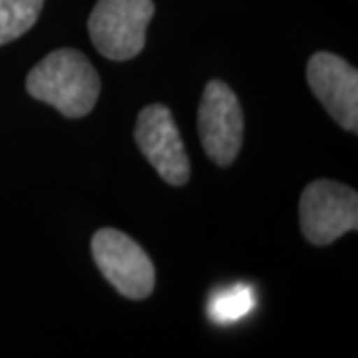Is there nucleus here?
Returning a JSON list of instances; mask_svg holds the SVG:
<instances>
[{"mask_svg":"<svg viewBox=\"0 0 358 358\" xmlns=\"http://www.w3.org/2000/svg\"><path fill=\"white\" fill-rule=\"evenodd\" d=\"M134 138L141 154L164 181L169 185H185L189 181V157L167 106H145L138 115Z\"/></svg>","mask_w":358,"mask_h":358,"instance_id":"nucleus-6","label":"nucleus"},{"mask_svg":"<svg viewBox=\"0 0 358 358\" xmlns=\"http://www.w3.org/2000/svg\"><path fill=\"white\" fill-rule=\"evenodd\" d=\"M44 0H0V46L20 38L36 24Z\"/></svg>","mask_w":358,"mask_h":358,"instance_id":"nucleus-8","label":"nucleus"},{"mask_svg":"<svg viewBox=\"0 0 358 358\" xmlns=\"http://www.w3.org/2000/svg\"><path fill=\"white\" fill-rule=\"evenodd\" d=\"M197 131L207 157L221 167L231 166L243 143V112L235 92L221 80H211L203 90Z\"/></svg>","mask_w":358,"mask_h":358,"instance_id":"nucleus-5","label":"nucleus"},{"mask_svg":"<svg viewBox=\"0 0 358 358\" xmlns=\"http://www.w3.org/2000/svg\"><path fill=\"white\" fill-rule=\"evenodd\" d=\"M301 231L313 245H331L358 227V193L333 179L308 183L299 201Z\"/></svg>","mask_w":358,"mask_h":358,"instance_id":"nucleus-3","label":"nucleus"},{"mask_svg":"<svg viewBox=\"0 0 358 358\" xmlns=\"http://www.w3.org/2000/svg\"><path fill=\"white\" fill-rule=\"evenodd\" d=\"M307 80L324 110L346 131H358V72L345 58L317 52L307 64Z\"/></svg>","mask_w":358,"mask_h":358,"instance_id":"nucleus-7","label":"nucleus"},{"mask_svg":"<svg viewBox=\"0 0 358 358\" xmlns=\"http://www.w3.org/2000/svg\"><path fill=\"white\" fill-rule=\"evenodd\" d=\"M26 90L34 100L50 103L64 117H84L98 102L100 76L82 52L60 48L28 72Z\"/></svg>","mask_w":358,"mask_h":358,"instance_id":"nucleus-1","label":"nucleus"},{"mask_svg":"<svg viewBox=\"0 0 358 358\" xmlns=\"http://www.w3.org/2000/svg\"><path fill=\"white\" fill-rule=\"evenodd\" d=\"M154 0H98L88 18L90 38L103 58L126 62L145 46Z\"/></svg>","mask_w":358,"mask_h":358,"instance_id":"nucleus-2","label":"nucleus"},{"mask_svg":"<svg viewBox=\"0 0 358 358\" xmlns=\"http://www.w3.org/2000/svg\"><path fill=\"white\" fill-rule=\"evenodd\" d=\"M92 257L108 282L124 296L141 301L154 291V263L126 233L112 227L96 231L92 237Z\"/></svg>","mask_w":358,"mask_h":358,"instance_id":"nucleus-4","label":"nucleus"},{"mask_svg":"<svg viewBox=\"0 0 358 358\" xmlns=\"http://www.w3.org/2000/svg\"><path fill=\"white\" fill-rule=\"evenodd\" d=\"M255 307L253 289L247 285H233L231 289L219 291L209 301V317L215 322H233L243 319Z\"/></svg>","mask_w":358,"mask_h":358,"instance_id":"nucleus-9","label":"nucleus"}]
</instances>
